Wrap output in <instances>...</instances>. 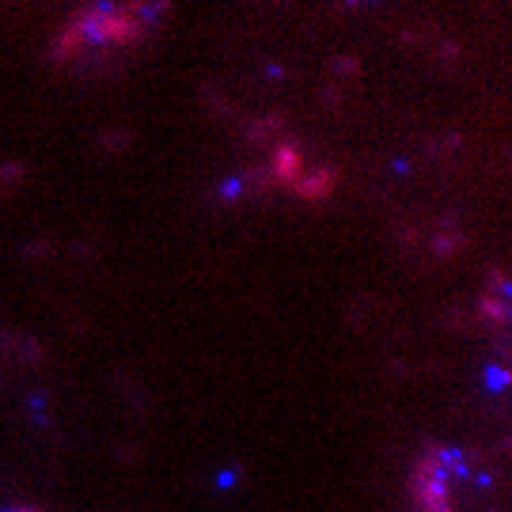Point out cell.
I'll return each instance as SVG.
<instances>
[{"mask_svg":"<svg viewBox=\"0 0 512 512\" xmlns=\"http://www.w3.org/2000/svg\"><path fill=\"white\" fill-rule=\"evenodd\" d=\"M152 23H156V12L145 4H99L61 27V35L54 38V57L73 69L103 65L129 46L145 42Z\"/></svg>","mask_w":512,"mask_h":512,"instance_id":"obj_1","label":"cell"},{"mask_svg":"<svg viewBox=\"0 0 512 512\" xmlns=\"http://www.w3.org/2000/svg\"><path fill=\"white\" fill-rule=\"evenodd\" d=\"M0 512H46V509H38L31 501H8V505H0Z\"/></svg>","mask_w":512,"mask_h":512,"instance_id":"obj_2","label":"cell"}]
</instances>
